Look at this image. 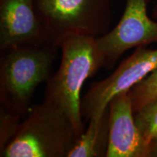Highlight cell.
I'll return each mask as SVG.
<instances>
[{"label":"cell","instance_id":"1","mask_svg":"<svg viewBox=\"0 0 157 157\" xmlns=\"http://www.w3.org/2000/svg\"><path fill=\"white\" fill-rule=\"evenodd\" d=\"M58 69L46 82L43 101L67 117L78 138L85 130L82 122L81 92L87 78L101 68L103 60L97 38L81 34L68 36L60 42Z\"/></svg>","mask_w":157,"mask_h":157},{"label":"cell","instance_id":"2","mask_svg":"<svg viewBox=\"0 0 157 157\" xmlns=\"http://www.w3.org/2000/svg\"><path fill=\"white\" fill-rule=\"evenodd\" d=\"M60 47L31 43L1 52L0 104L21 115L28 114L36 88L51 76Z\"/></svg>","mask_w":157,"mask_h":157},{"label":"cell","instance_id":"3","mask_svg":"<svg viewBox=\"0 0 157 157\" xmlns=\"http://www.w3.org/2000/svg\"><path fill=\"white\" fill-rule=\"evenodd\" d=\"M78 139L70 119L42 101L31 108L0 156L68 157Z\"/></svg>","mask_w":157,"mask_h":157},{"label":"cell","instance_id":"4","mask_svg":"<svg viewBox=\"0 0 157 157\" xmlns=\"http://www.w3.org/2000/svg\"><path fill=\"white\" fill-rule=\"evenodd\" d=\"M36 5L47 40L58 47L70 35L98 38L111 30V0H36Z\"/></svg>","mask_w":157,"mask_h":157},{"label":"cell","instance_id":"5","mask_svg":"<svg viewBox=\"0 0 157 157\" xmlns=\"http://www.w3.org/2000/svg\"><path fill=\"white\" fill-rule=\"evenodd\" d=\"M157 68V49L136 48L112 74L90 86L82 99V114L86 119H100L109 103L119 94L129 92Z\"/></svg>","mask_w":157,"mask_h":157},{"label":"cell","instance_id":"6","mask_svg":"<svg viewBox=\"0 0 157 157\" xmlns=\"http://www.w3.org/2000/svg\"><path fill=\"white\" fill-rule=\"evenodd\" d=\"M149 0H127L120 21L97 38L103 67L111 69L127 51L157 43V21L149 16Z\"/></svg>","mask_w":157,"mask_h":157},{"label":"cell","instance_id":"7","mask_svg":"<svg viewBox=\"0 0 157 157\" xmlns=\"http://www.w3.org/2000/svg\"><path fill=\"white\" fill-rule=\"evenodd\" d=\"M109 143L106 157H153V148L141 134L135 120L129 92L110 101Z\"/></svg>","mask_w":157,"mask_h":157},{"label":"cell","instance_id":"8","mask_svg":"<svg viewBox=\"0 0 157 157\" xmlns=\"http://www.w3.org/2000/svg\"><path fill=\"white\" fill-rule=\"evenodd\" d=\"M43 42L48 41L37 14L36 0H0V52Z\"/></svg>","mask_w":157,"mask_h":157},{"label":"cell","instance_id":"9","mask_svg":"<svg viewBox=\"0 0 157 157\" xmlns=\"http://www.w3.org/2000/svg\"><path fill=\"white\" fill-rule=\"evenodd\" d=\"M68 157H106L109 143V111L100 119H90Z\"/></svg>","mask_w":157,"mask_h":157},{"label":"cell","instance_id":"10","mask_svg":"<svg viewBox=\"0 0 157 157\" xmlns=\"http://www.w3.org/2000/svg\"><path fill=\"white\" fill-rule=\"evenodd\" d=\"M134 113L157 98V68L129 91Z\"/></svg>","mask_w":157,"mask_h":157},{"label":"cell","instance_id":"11","mask_svg":"<svg viewBox=\"0 0 157 157\" xmlns=\"http://www.w3.org/2000/svg\"><path fill=\"white\" fill-rule=\"evenodd\" d=\"M135 120L145 140L151 144L157 132V98L135 113Z\"/></svg>","mask_w":157,"mask_h":157},{"label":"cell","instance_id":"12","mask_svg":"<svg viewBox=\"0 0 157 157\" xmlns=\"http://www.w3.org/2000/svg\"><path fill=\"white\" fill-rule=\"evenodd\" d=\"M21 116L0 105V151L13 140L21 123Z\"/></svg>","mask_w":157,"mask_h":157},{"label":"cell","instance_id":"13","mask_svg":"<svg viewBox=\"0 0 157 157\" xmlns=\"http://www.w3.org/2000/svg\"><path fill=\"white\" fill-rule=\"evenodd\" d=\"M151 145L153 148V157H157V132L153 137Z\"/></svg>","mask_w":157,"mask_h":157},{"label":"cell","instance_id":"14","mask_svg":"<svg viewBox=\"0 0 157 157\" xmlns=\"http://www.w3.org/2000/svg\"><path fill=\"white\" fill-rule=\"evenodd\" d=\"M154 4L153 5L152 10H151V16L152 17V18L157 21V0H154Z\"/></svg>","mask_w":157,"mask_h":157}]
</instances>
